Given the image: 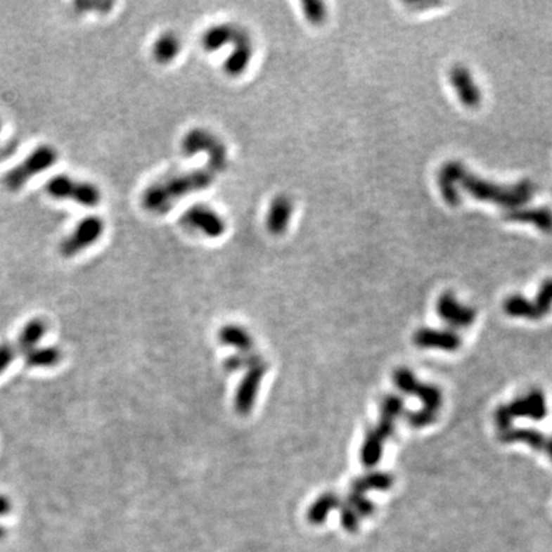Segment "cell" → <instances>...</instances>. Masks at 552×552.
<instances>
[{
  "label": "cell",
  "instance_id": "obj_7",
  "mask_svg": "<svg viewBox=\"0 0 552 552\" xmlns=\"http://www.w3.org/2000/svg\"><path fill=\"white\" fill-rule=\"evenodd\" d=\"M56 160H58V153L54 147L49 145L36 147L25 160L8 172L4 176V184L11 191H18L31 178L51 168Z\"/></svg>",
  "mask_w": 552,
  "mask_h": 552
},
{
  "label": "cell",
  "instance_id": "obj_2",
  "mask_svg": "<svg viewBox=\"0 0 552 552\" xmlns=\"http://www.w3.org/2000/svg\"><path fill=\"white\" fill-rule=\"evenodd\" d=\"M458 184L475 200L496 203L497 206L508 209L525 205L536 192V184L529 179L519 181L513 186H500L469 173L467 169L463 172Z\"/></svg>",
  "mask_w": 552,
  "mask_h": 552
},
{
  "label": "cell",
  "instance_id": "obj_25",
  "mask_svg": "<svg viewBox=\"0 0 552 552\" xmlns=\"http://www.w3.org/2000/svg\"><path fill=\"white\" fill-rule=\"evenodd\" d=\"M340 505L342 503L339 497L334 494L322 495L312 503V506L308 511L307 518L309 523L315 525H322L326 520V518L329 517L331 511L340 508Z\"/></svg>",
  "mask_w": 552,
  "mask_h": 552
},
{
  "label": "cell",
  "instance_id": "obj_28",
  "mask_svg": "<svg viewBox=\"0 0 552 552\" xmlns=\"http://www.w3.org/2000/svg\"><path fill=\"white\" fill-rule=\"evenodd\" d=\"M302 12L306 20L314 26H321L328 18V9L322 1L309 0L302 3Z\"/></svg>",
  "mask_w": 552,
  "mask_h": 552
},
{
  "label": "cell",
  "instance_id": "obj_29",
  "mask_svg": "<svg viewBox=\"0 0 552 552\" xmlns=\"http://www.w3.org/2000/svg\"><path fill=\"white\" fill-rule=\"evenodd\" d=\"M345 503L356 511L359 518L371 517L375 513V505L362 494L350 492L349 497Z\"/></svg>",
  "mask_w": 552,
  "mask_h": 552
},
{
  "label": "cell",
  "instance_id": "obj_33",
  "mask_svg": "<svg viewBox=\"0 0 552 552\" xmlns=\"http://www.w3.org/2000/svg\"><path fill=\"white\" fill-rule=\"evenodd\" d=\"M245 357L240 356L231 357V358L225 362V366H226V368L229 371L239 370V368H240L242 366H245Z\"/></svg>",
  "mask_w": 552,
  "mask_h": 552
},
{
  "label": "cell",
  "instance_id": "obj_3",
  "mask_svg": "<svg viewBox=\"0 0 552 552\" xmlns=\"http://www.w3.org/2000/svg\"><path fill=\"white\" fill-rule=\"evenodd\" d=\"M394 383L402 392L420 398L422 411L406 414L408 423L413 427H425L434 423L442 404L441 392L434 385L423 384L413 375L412 371L398 368L394 373Z\"/></svg>",
  "mask_w": 552,
  "mask_h": 552
},
{
  "label": "cell",
  "instance_id": "obj_6",
  "mask_svg": "<svg viewBox=\"0 0 552 552\" xmlns=\"http://www.w3.org/2000/svg\"><path fill=\"white\" fill-rule=\"evenodd\" d=\"M547 414L545 394L541 390H532L523 397L513 400L506 406L497 408L495 412V422L500 431L511 428L513 422L518 417H527L533 421L544 420Z\"/></svg>",
  "mask_w": 552,
  "mask_h": 552
},
{
  "label": "cell",
  "instance_id": "obj_17",
  "mask_svg": "<svg viewBox=\"0 0 552 552\" xmlns=\"http://www.w3.org/2000/svg\"><path fill=\"white\" fill-rule=\"evenodd\" d=\"M417 347L425 349H441L454 352L461 345L459 336L450 330L420 329L414 334Z\"/></svg>",
  "mask_w": 552,
  "mask_h": 552
},
{
  "label": "cell",
  "instance_id": "obj_18",
  "mask_svg": "<svg viewBox=\"0 0 552 552\" xmlns=\"http://www.w3.org/2000/svg\"><path fill=\"white\" fill-rule=\"evenodd\" d=\"M265 371V364H261L256 367H252L245 375V380L242 381L236 395V409L238 413L247 414L251 411Z\"/></svg>",
  "mask_w": 552,
  "mask_h": 552
},
{
  "label": "cell",
  "instance_id": "obj_23",
  "mask_svg": "<svg viewBox=\"0 0 552 552\" xmlns=\"http://www.w3.org/2000/svg\"><path fill=\"white\" fill-rule=\"evenodd\" d=\"M62 361V352L54 345H39L25 353L28 368H51Z\"/></svg>",
  "mask_w": 552,
  "mask_h": 552
},
{
  "label": "cell",
  "instance_id": "obj_22",
  "mask_svg": "<svg viewBox=\"0 0 552 552\" xmlns=\"http://www.w3.org/2000/svg\"><path fill=\"white\" fill-rule=\"evenodd\" d=\"M46 330L48 325L41 319H32L26 322L17 338L15 349L21 350L25 354L28 350L39 347L42 338L46 334Z\"/></svg>",
  "mask_w": 552,
  "mask_h": 552
},
{
  "label": "cell",
  "instance_id": "obj_19",
  "mask_svg": "<svg viewBox=\"0 0 552 552\" xmlns=\"http://www.w3.org/2000/svg\"><path fill=\"white\" fill-rule=\"evenodd\" d=\"M505 220L513 223L532 224L545 233L552 231V211L545 207L515 209L505 214Z\"/></svg>",
  "mask_w": 552,
  "mask_h": 552
},
{
  "label": "cell",
  "instance_id": "obj_31",
  "mask_svg": "<svg viewBox=\"0 0 552 552\" xmlns=\"http://www.w3.org/2000/svg\"><path fill=\"white\" fill-rule=\"evenodd\" d=\"M15 354H17L15 347L8 342L0 344V376L7 371L11 364H13Z\"/></svg>",
  "mask_w": 552,
  "mask_h": 552
},
{
  "label": "cell",
  "instance_id": "obj_5",
  "mask_svg": "<svg viewBox=\"0 0 552 552\" xmlns=\"http://www.w3.org/2000/svg\"><path fill=\"white\" fill-rule=\"evenodd\" d=\"M182 150L187 156L205 154L212 173L223 172L228 167V150L217 134L203 129H191L182 140Z\"/></svg>",
  "mask_w": 552,
  "mask_h": 552
},
{
  "label": "cell",
  "instance_id": "obj_9",
  "mask_svg": "<svg viewBox=\"0 0 552 552\" xmlns=\"http://www.w3.org/2000/svg\"><path fill=\"white\" fill-rule=\"evenodd\" d=\"M105 231V222L100 217L90 215L78 222L76 228L64 238L59 251L64 257H73L79 252L95 245Z\"/></svg>",
  "mask_w": 552,
  "mask_h": 552
},
{
  "label": "cell",
  "instance_id": "obj_34",
  "mask_svg": "<svg viewBox=\"0 0 552 552\" xmlns=\"http://www.w3.org/2000/svg\"><path fill=\"white\" fill-rule=\"evenodd\" d=\"M546 453L548 454L552 461V439L548 440V444H547V447H546Z\"/></svg>",
  "mask_w": 552,
  "mask_h": 552
},
{
  "label": "cell",
  "instance_id": "obj_27",
  "mask_svg": "<svg viewBox=\"0 0 552 552\" xmlns=\"http://www.w3.org/2000/svg\"><path fill=\"white\" fill-rule=\"evenodd\" d=\"M220 340L224 344L233 345L243 353H248L252 348V340L247 331L239 326H225L220 331Z\"/></svg>",
  "mask_w": 552,
  "mask_h": 552
},
{
  "label": "cell",
  "instance_id": "obj_15",
  "mask_svg": "<svg viewBox=\"0 0 552 552\" xmlns=\"http://www.w3.org/2000/svg\"><path fill=\"white\" fill-rule=\"evenodd\" d=\"M293 200L288 195H278L270 203L266 215V228L274 236H281L288 231L293 217Z\"/></svg>",
  "mask_w": 552,
  "mask_h": 552
},
{
  "label": "cell",
  "instance_id": "obj_4",
  "mask_svg": "<svg viewBox=\"0 0 552 552\" xmlns=\"http://www.w3.org/2000/svg\"><path fill=\"white\" fill-rule=\"evenodd\" d=\"M403 409L404 402L397 395H387L383 399L378 423L367 432L361 450V459L366 467H373L381 459L385 441L394 434L395 421Z\"/></svg>",
  "mask_w": 552,
  "mask_h": 552
},
{
  "label": "cell",
  "instance_id": "obj_16",
  "mask_svg": "<svg viewBox=\"0 0 552 552\" xmlns=\"http://www.w3.org/2000/svg\"><path fill=\"white\" fill-rule=\"evenodd\" d=\"M466 167L459 161H447L439 170L437 186L440 189L441 197L449 206H458L461 201L458 192V183L461 179Z\"/></svg>",
  "mask_w": 552,
  "mask_h": 552
},
{
  "label": "cell",
  "instance_id": "obj_20",
  "mask_svg": "<svg viewBox=\"0 0 552 552\" xmlns=\"http://www.w3.org/2000/svg\"><path fill=\"white\" fill-rule=\"evenodd\" d=\"M500 440L506 444L523 442L537 451H546L548 440L545 435L534 428H508L500 431Z\"/></svg>",
  "mask_w": 552,
  "mask_h": 552
},
{
  "label": "cell",
  "instance_id": "obj_26",
  "mask_svg": "<svg viewBox=\"0 0 552 552\" xmlns=\"http://www.w3.org/2000/svg\"><path fill=\"white\" fill-rule=\"evenodd\" d=\"M392 486V477L385 472H372L356 480L352 484V492L364 495L367 491H385Z\"/></svg>",
  "mask_w": 552,
  "mask_h": 552
},
{
  "label": "cell",
  "instance_id": "obj_35",
  "mask_svg": "<svg viewBox=\"0 0 552 552\" xmlns=\"http://www.w3.org/2000/svg\"><path fill=\"white\" fill-rule=\"evenodd\" d=\"M0 131H1V122H0Z\"/></svg>",
  "mask_w": 552,
  "mask_h": 552
},
{
  "label": "cell",
  "instance_id": "obj_14",
  "mask_svg": "<svg viewBox=\"0 0 552 552\" xmlns=\"http://www.w3.org/2000/svg\"><path fill=\"white\" fill-rule=\"evenodd\" d=\"M437 314L441 320L453 328H467L475 320V311L456 301L453 293L441 295L437 301Z\"/></svg>",
  "mask_w": 552,
  "mask_h": 552
},
{
  "label": "cell",
  "instance_id": "obj_11",
  "mask_svg": "<svg viewBox=\"0 0 552 552\" xmlns=\"http://www.w3.org/2000/svg\"><path fill=\"white\" fill-rule=\"evenodd\" d=\"M181 223L189 231H198L209 238H219L226 231V222L209 205L197 203L184 211Z\"/></svg>",
  "mask_w": 552,
  "mask_h": 552
},
{
  "label": "cell",
  "instance_id": "obj_21",
  "mask_svg": "<svg viewBox=\"0 0 552 552\" xmlns=\"http://www.w3.org/2000/svg\"><path fill=\"white\" fill-rule=\"evenodd\" d=\"M182 49V42L179 36L172 31L161 34L153 45V56L158 63H172Z\"/></svg>",
  "mask_w": 552,
  "mask_h": 552
},
{
  "label": "cell",
  "instance_id": "obj_32",
  "mask_svg": "<svg viewBox=\"0 0 552 552\" xmlns=\"http://www.w3.org/2000/svg\"><path fill=\"white\" fill-rule=\"evenodd\" d=\"M11 511H12L11 500L4 495H0V517L7 515ZM4 536H6V528L3 525H0V539H3Z\"/></svg>",
  "mask_w": 552,
  "mask_h": 552
},
{
  "label": "cell",
  "instance_id": "obj_10",
  "mask_svg": "<svg viewBox=\"0 0 552 552\" xmlns=\"http://www.w3.org/2000/svg\"><path fill=\"white\" fill-rule=\"evenodd\" d=\"M552 306V279L546 280L539 288L536 301H528L522 295H511L505 303V312L513 317H523L528 320H539L545 317Z\"/></svg>",
  "mask_w": 552,
  "mask_h": 552
},
{
  "label": "cell",
  "instance_id": "obj_12",
  "mask_svg": "<svg viewBox=\"0 0 552 552\" xmlns=\"http://www.w3.org/2000/svg\"><path fill=\"white\" fill-rule=\"evenodd\" d=\"M450 84L455 90L461 105L475 109L482 101V92L475 84V78L464 65H455L449 73Z\"/></svg>",
  "mask_w": 552,
  "mask_h": 552
},
{
  "label": "cell",
  "instance_id": "obj_8",
  "mask_svg": "<svg viewBox=\"0 0 552 552\" xmlns=\"http://www.w3.org/2000/svg\"><path fill=\"white\" fill-rule=\"evenodd\" d=\"M45 189L49 196L56 200H70L86 207H95L101 201V192L95 184L77 181L65 174L50 178Z\"/></svg>",
  "mask_w": 552,
  "mask_h": 552
},
{
  "label": "cell",
  "instance_id": "obj_13",
  "mask_svg": "<svg viewBox=\"0 0 552 552\" xmlns=\"http://www.w3.org/2000/svg\"><path fill=\"white\" fill-rule=\"evenodd\" d=\"M233 53L228 56L224 63V70L231 77H239L245 73L251 64L253 56V45L248 32L245 28L240 27L238 35L233 41Z\"/></svg>",
  "mask_w": 552,
  "mask_h": 552
},
{
  "label": "cell",
  "instance_id": "obj_24",
  "mask_svg": "<svg viewBox=\"0 0 552 552\" xmlns=\"http://www.w3.org/2000/svg\"><path fill=\"white\" fill-rule=\"evenodd\" d=\"M238 25L222 23L207 28L201 37L203 49L207 51H217L225 45H231V39L237 31Z\"/></svg>",
  "mask_w": 552,
  "mask_h": 552
},
{
  "label": "cell",
  "instance_id": "obj_30",
  "mask_svg": "<svg viewBox=\"0 0 552 552\" xmlns=\"http://www.w3.org/2000/svg\"><path fill=\"white\" fill-rule=\"evenodd\" d=\"M340 511H340V520H342V528L350 533H356L359 528L361 518L358 517L356 511L349 508L347 503L340 505Z\"/></svg>",
  "mask_w": 552,
  "mask_h": 552
},
{
  "label": "cell",
  "instance_id": "obj_1",
  "mask_svg": "<svg viewBox=\"0 0 552 552\" xmlns=\"http://www.w3.org/2000/svg\"><path fill=\"white\" fill-rule=\"evenodd\" d=\"M214 174L210 169H197L154 183L142 193V206L154 214L167 212L182 197L209 188Z\"/></svg>",
  "mask_w": 552,
  "mask_h": 552
}]
</instances>
